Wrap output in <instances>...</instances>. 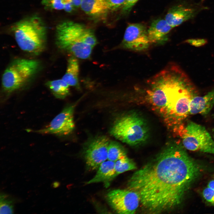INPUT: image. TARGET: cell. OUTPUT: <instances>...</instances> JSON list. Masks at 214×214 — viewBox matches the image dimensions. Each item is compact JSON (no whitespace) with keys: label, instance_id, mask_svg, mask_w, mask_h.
Instances as JSON below:
<instances>
[{"label":"cell","instance_id":"cell-1","mask_svg":"<svg viewBox=\"0 0 214 214\" xmlns=\"http://www.w3.org/2000/svg\"><path fill=\"white\" fill-rule=\"evenodd\" d=\"M185 149L182 144L169 145L130 178L128 189L138 193L147 212L159 213L177 206L199 175V165Z\"/></svg>","mask_w":214,"mask_h":214},{"label":"cell","instance_id":"cell-2","mask_svg":"<svg viewBox=\"0 0 214 214\" xmlns=\"http://www.w3.org/2000/svg\"><path fill=\"white\" fill-rule=\"evenodd\" d=\"M150 82L154 104L174 124L180 122L188 116L190 102L195 96L192 85L178 67L169 64Z\"/></svg>","mask_w":214,"mask_h":214},{"label":"cell","instance_id":"cell-3","mask_svg":"<svg viewBox=\"0 0 214 214\" xmlns=\"http://www.w3.org/2000/svg\"><path fill=\"white\" fill-rule=\"evenodd\" d=\"M56 42L60 48L81 59L90 57L97 43L92 30L70 21L62 22L57 26Z\"/></svg>","mask_w":214,"mask_h":214},{"label":"cell","instance_id":"cell-4","mask_svg":"<svg viewBox=\"0 0 214 214\" xmlns=\"http://www.w3.org/2000/svg\"><path fill=\"white\" fill-rule=\"evenodd\" d=\"M46 27L42 19L34 15L15 23L12 28L16 42L26 52L37 55L44 49Z\"/></svg>","mask_w":214,"mask_h":214},{"label":"cell","instance_id":"cell-5","mask_svg":"<svg viewBox=\"0 0 214 214\" xmlns=\"http://www.w3.org/2000/svg\"><path fill=\"white\" fill-rule=\"evenodd\" d=\"M40 67L39 62L35 60L18 59L13 60L2 75L3 90L10 93L22 87L37 74Z\"/></svg>","mask_w":214,"mask_h":214},{"label":"cell","instance_id":"cell-6","mask_svg":"<svg viewBox=\"0 0 214 214\" xmlns=\"http://www.w3.org/2000/svg\"><path fill=\"white\" fill-rule=\"evenodd\" d=\"M117 139L131 145H137L147 139L149 129L144 120L136 113H131L119 119L111 130Z\"/></svg>","mask_w":214,"mask_h":214},{"label":"cell","instance_id":"cell-7","mask_svg":"<svg viewBox=\"0 0 214 214\" xmlns=\"http://www.w3.org/2000/svg\"><path fill=\"white\" fill-rule=\"evenodd\" d=\"M180 128L182 144L186 149L214 155V141L205 127L189 120Z\"/></svg>","mask_w":214,"mask_h":214},{"label":"cell","instance_id":"cell-8","mask_svg":"<svg viewBox=\"0 0 214 214\" xmlns=\"http://www.w3.org/2000/svg\"><path fill=\"white\" fill-rule=\"evenodd\" d=\"M106 198L112 208L119 214L135 213L140 202L138 193L129 189L111 191L107 193Z\"/></svg>","mask_w":214,"mask_h":214},{"label":"cell","instance_id":"cell-9","mask_svg":"<svg viewBox=\"0 0 214 214\" xmlns=\"http://www.w3.org/2000/svg\"><path fill=\"white\" fill-rule=\"evenodd\" d=\"M110 141L107 137L101 136L91 140L85 147L84 155L87 169L94 170L108 160V151Z\"/></svg>","mask_w":214,"mask_h":214},{"label":"cell","instance_id":"cell-10","mask_svg":"<svg viewBox=\"0 0 214 214\" xmlns=\"http://www.w3.org/2000/svg\"><path fill=\"white\" fill-rule=\"evenodd\" d=\"M76 103L65 108L43 129L35 132L40 133L63 136L69 135L73 130L75 124L73 114Z\"/></svg>","mask_w":214,"mask_h":214},{"label":"cell","instance_id":"cell-11","mask_svg":"<svg viewBox=\"0 0 214 214\" xmlns=\"http://www.w3.org/2000/svg\"><path fill=\"white\" fill-rule=\"evenodd\" d=\"M150 44L147 29L145 26L139 23H131L128 26L121 43L123 48L139 51L148 48Z\"/></svg>","mask_w":214,"mask_h":214},{"label":"cell","instance_id":"cell-12","mask_svg":"<svg viewBox=\"0 0 214 214\" xmlns=\"http://www.w3.org/2000/svg\"><path fill=\"white\" fill-rule=\"evenodd\" d=\"M173 28L163 19L154 21L147 29L148 38L151 44H159L167 40V36Z\"/></svg>","mask_w":214,"mask_h":214},{"label":"cell","instance_id":"cell-13","mask_svg":"<svg viewBox=\"0 0 214 214\" xmlns=\"http://www.w3.org/2000/svg\"><path fill=\"white\" fill-rule=\"evenodd\" d=\"M214 106V89L203 96H196L190 104L189 114L207 115Z\"/></svg>","mask_w":214,"mask_h":214},{"label":"cell","instance_id":"cell-14","mask_svg":"<svg viewBox=\"0 0 214 214\" xmlns=\"http://www.w3.org/2000/svg\"><path fill=\"white\" fill-rule=\"evenodd\" d=\"M195 13V10L193 8L177 6L169 9L165 19L173 28L193 17Z\"/></svg>","mask_w":214,"mask_h":214},{"label":"cell","instance_id":"cell-15","mask_svg":"<svg viewBox=\"0 0 214 214\" xmlns=\"http://www.w3.org/2000/svg\"><path fill=\"white\" fill-rule=\"evenodd\" d=\"M115 162L108 160L102 163L98 168L95 176L86 183V184L103 182L108 187L117 176L115 169Z\"/></svg>","mask_w":214,"mask_h":214},{"label":"cell","instance_id":"cell-16","mask_svg":"<svg viewBox=\"0 0 214 214\" xmlns=\"http://www.w3.org/2000/svg\"><path fill=\"white\" fill-rule=\"evenodd\" d=\"M80 7L86 13L92 16L104 14L111 9L109 0H82Z\"/></svg>","mask_w":214,"mask_h":214},{"label":"cell","instance_id":"cell-17","mask_svg":"<svg viewBox=\"0 0 214 214\" xmlns=\"http://www.w3.org/2000/svg\"><path fill=\"white\" fill-rule=\"evenodd\" d=\"M79 66L78 60L74 57L68 59L66 72L62 77L69 86L79 88L78 82Z\"/></svg>","mask_w":214,"mask_h":214},{"label":"cell","instance_id":"cell-18","mask_svg":"<svg viewBox=\"0 0 214 214\" xmlns=\"http://www.w3.org/2000/svg\"><path fill=\"white\" fill-rule=\"evenodd\" d=\"M46 84L57 98L64 99L70 94L69 86L62 78L48 81Z\"/></svg>","mask_w":214,"mask_h":214},{"label":"cell","instance_id":"cell-19","mask_svg":"<svg viewBox=\"0 0 214 214\" xmlns=\"http://www.w3.org/2000/svg\"><path fill=\"white\" fill-rule=\"evenodd\" d=\"M126 156L125 150L120 144L116 141H110L108 148L107 160L115 162Z\"/></svg>","mask_w":214,"mask_h":214},{"label":"cell","instance_id":"cell-20","mask_svg":"<svg viewBox=\"0 0 214 214\" xmlns=\"http://www.w3.org/2000/svg\"><path fill=\"white\" fill-rule=\"evenodd\" d=\"M135 163L127 156L118 160L115 163V169L117 176L125 172L136 168Z\"/></svg>","mask_w":214,"mask_h":214},{"label":"cell","instance_id":"cell-21","mask_svg":"<svg viewBox=\"0 0 214 214\" xmlns=\"http://www.w3.org/2000/svg\"><path fill=\"white\" fill-rule=\"evenodd\" d=\"M7 195L3 194L0 197V214H12L13 209L12 201L6 199Z\"/></svg>","mask_w":214,"mask_h":214},{"label":"cell","instance_id":"cell-22","mask_svg":"<svg viewBox=\"0 0 214 214\" xmlns=\"http://www.w3.org/2000/svg\"><path fill=\"white\" fill-rule=\"evenodd\" d=\"M67 0H43L42 3L45 7L52 9H64Z\"/></svg>","mask_w":214,"mask_h":214},{"label":"cell","instance_id":"cell-23","mask_svg":"<svg viewBox=\"0 0 214 214\" xmlns=\"http://www.w3.org/2000/svg\"><path fill=\"white\" fill-rule=\"evenodd\" d=\"M203 196L207 202L214 204V190L207 187L203 190Z\"/></svg>","mask_w":214,"mask_h":214},{"label":"cell","instance_id":"cell-24","mask_svg":"<svg viewBox=\"0 0 214 214\" xmlns=\"http://www.w3.org/2000/svg\"><path fill=\"white\" fill-rule=\"evenodd\" d=\"M139 0H125L122 6V10L125 13L129 12Z\"/></svg>","mask_w":214,"mask_h":214},{"label":"cell","instance_id":"cell-25","mask_svg":"<svg viewBox=\"0 0 214 214\" xmlns=\"http://www.w3.org/2000/svg\"><path fill=\"white\" fill-rule=\"evenodd\" d=\"M125 0H109L111 9L116 10L122 7Z\"/></svg>","mask_w":214,"mask_h":214},{"label":"cell","instance_id":"cell-26","mask_svg":"<svg viewBox=\"0 0 214 214\" xmlns=\"http://www.w3.org/2000/svg\"><path fill=\"white\" fill-rule=\"evenodd\" d=\"M186 41L191 45L197 47L204 45L206 43V40L204 39H190Z\"/></svg>","mask_w":214,"mask_h":214},{"label":"cell","instance_id":"cell-27","mask_svg":"<svg viewBox=\"0 0 214 214\" xmlns=\"http://www.w3.org/2000/svg\"><path fill=\"white\" fill-rule=\"evenodd\" d=\"M75 7L72 3L70 0H67L65 5L64 10L68 12H71L74 10Z\"/></svg>","mask_w":214,"mask_h":214},{"label":"cell","instance_id":"cell-28","mask_svg":"<svg viewBox=\"0 0 214 214\" xmlns=\"http://www.w3.org/2000/svg\"><path fill=\"white\" fill-rule=\"evenodd\" d=\"M72 3L75 7L81 6L82 0H70Z\"/></svg>","mask_w":214,"mask_h":214},{"label":"cell","instance_id":"cell-29","mask_svg":"<svg viewBox=\"0 0 214 214\" xmlns=\"http://www.w3.org/2000/svg\"><path fill=\"white\" fill-rule=\"evenodd\" d=\"M207 187L214 190V180L209 182L208 184Z\"/></svg>","mask_w":214,"mask_h":214},{"label":"cell","instance_id":"cell-30","mask_svg":"<svg viewBox=\"0 0 214 214\" xmlns=\"http://www.w3.org/2000/svg\"><path fill=\"white\" fill-rule=\"evenodd\" d=\"M59 185V183L57 182H54L52 184L53 187L54 188L57 187Z\"/></svg>","mask_w":214,"mask_h":214},{"label":"cell","instance_id":"cell-31","mask_svg":"<svg viewBox=\"0 0 214 214\" xmlns=\"http://www.w3.org/2000/svg\"><path fill=\"white\" fill-rule=\"evenodd\" d=\"M212 133L213 135V136L214 138V128L212 129Z\"/></svg>","mask_w":214,"mask_h":214},{"label":"cell","instance_id":"cell-32","mask_svg":"<svg viewBox=\"0 0 214 214\" xmlns=\"http://www.w3.org/2000/svg\"><path fill=\"white\" fill-rule=\"evenodd\" d=\"M213 117L214 118V114L213 115Z\"/></svg>","mask_w":214,"mask_h":214}]
</instances>
